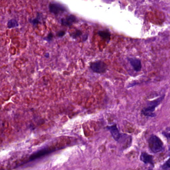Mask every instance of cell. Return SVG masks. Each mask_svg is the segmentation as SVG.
Masks as SVG:
<instances>
[{
	"label": "cell",
	"mask_w": 170,
	"mask_h": 170,
	"mask_svg": "<svg viewBox=\"0 0 170 170\" xmlns=\"http://www.w3.org/2000/svg\"><path fill=\"white\" fill-rule=\"evenodd\" d=\"M164 98V96H162L158 99L149 102L142 110V113L144 116H149V117H153L154 116V112L156 107L159 106V104L163 101V99Z\"/></svg>",
	"instance_id": "obj_1"
},
{
	"label": "cell",
	"mask_w": 170,
	"mask_h": 170,
	"mask_svg": "<svg viewBox=\"0 0 170 170\" xmlns=\"http://www.w3.org/2000/svg\"><path fill=\"white\" fill-rule=\"evenodd\" d=\"M149 147L153 153H159L163 148V143L159 137L152 135L148 140Z\"/></svg>",
	"instance_id": "obj_2"
},
{
	"label": "cell",
	"mask_w": 170,
	"mask_h": 170,
	"mask_svg": "<svg viewBox=\"0 0 170 170\" xmlns=\"http://www.w3.org/2000/svg\"><path fill=\"white\" fill-rule=\"evenodd\" d=\"M90 67L93 71L99 74L105 73L107 69V65L102 61H98L91 63Z\"/></svg>",
	"instance_id": "obj_3"
},
{
	"label": "cell",
	"mask_w": 170,
	"mask_h": 170,
	"mask_svg": "<svg viewBox=\"0 0 170 170\" xmlns=\"http://www.w3.org/2000/svg\"><path fill=\"white\" fill-rule=\"evenodd\" d=\"M107 128L110 131L114 140L117 141H119L120 140V139L122 138V135L119 133V129L116 125L107 126Z\"/></svg>",
	"instance_id": "obj_4"
},
{
	"label": "cell",
	"mask_w": 170,
	"mask_h": 170,
	"mask_svg": "<svg viewBox=\"0 0 170 170\" xmlns=\"http://www.w3.org/2000/svg\"><path fill=\"white\" fill-rule=\"evenodd\" d=\"M54 149H45L43 150H40L39 151L37 152L32 155L30 156V159L31 160H35V159L41 157L45 156V155L51 153L52 152L54 151Z\"/></svg>",
	"instance_id": "obj_5"
},
{
	"label": "cell",
	"mask_w": 170,
	"mask_h": 170,
	"mask_svg": "<svg viewBox=\"0 0 170 170\" xmlns=\"http://www.w3.org/2000/svg\"><path fill=\"white\" fill-rule=\"evenodd\" d=\"M49 10L52 13L54 14H58L60 13H63L65 9L63 6L57 4H51L49 6Z\"/></svg>",
	"instance_id": "obj_6"
},
{
	"label": "cell",
	"mask_w": 170,
	"mask_h": 170,
	"mask_svg": "<svg viewBox=\"0 0 170 170\" xmlns=\"http://www.w3.org/2000/svg\"><path fill=\"white\" fill-rule=\"evenodd\" d=\"M128 61L135 71H140L141 69L142 65L141 62L139 59L133 58H128Z\"/></svg>",
	"instance_id": "obj_7"
},
{
	"label": "cell",
	"mask_w": 170,
	"mask_h": 170,
	"mask_svg": "<svg viewBox=\"0 0 170 170\" xmlns=\"http://www.w3.org/2000/svg\"><path fill=\"white\" fill-rule=\"evenodd\" d=\"M140 160L145 164L153 165V157L145 152L142 153L140 156Z\"/></svg>",
	"instance_id": "obj_8"
},
{
	"label": "cell",
	"mask_w": 170,
	"mask_h": 170,
	"mask_svg": "<svg viewBox=\"0 0 170 170\" xmlns=\"http://www.w3.org/2000/svg\"><path fill=\"white\" fill-rule=\"evenodd\" d=\"M76 20V17L74 15H70L65 19H62L61 20L62 24L63 26H71L73 23H74Z\"/></svg>",
	"instance_id": "obj_9"
},
{
	"label": "cell",
	"mask_w": 170,
	"mask_h": 170,
	"mask_svg": "<svg viewBox=\"0 0 170 170\" xmlns=\"http://www.w3.org/2000/svg\"><path fill=\"white\" fill-rule=\"evenodd\" d=\"M99 36H100V37H102L103 39H104L106 40H110V32L108 31H106V30H103V31H100L98 32Z\"/></svg>",
	"instance_id": "obj_10"
},
{
	"label": "cell",
	"mask_w": 170,
	"mask_h": 170,
	"mask_svg": "<svg viewBox=\"0 0 170 170\" xmlns=\"http://www.w3.org/2000/svg\"><path fill=\"white\" fill-rule=\"evenodd\" d=\"M8 27H9V28H12V27L17 26H18V24H17V23L16 20H10V21L8 22Z\"/></svg>",
	"instance_id": "obj_11"
},
{
	"label": "cell",
	"mask_w": 170,
	"mask_h": 170,
	"mask_svg": "<svg viewBox=\"0 0 170 170\" xmlns=\"http://www.w3.org/2000/svg\"><path fill=\"white\" fill-rule=\"evenodd\" d=\"M162 168L164 170H170V158L163 165Z\"/></svg>",
	"instance_id": "obj_12"
},
{
	"label": "cell",
	"mask_w": 170,
	"mask_h": 170,
	"mask_svg": "<svg viewBox=\"0 0 170 170\" xmlns=\"http://www.w3.org/2000/svg\"><path fill=\"white\" fill-rule=\"evenodd\" d=\"M82 33V32L80 30H77L74 33L71 34V36L74 39H76L77 37L80 36L81 35Z\"/></svg>",
	"instance_id": "obj_13"
},
{
	"label": "cell",
	"mask_w": 170,
	"mask_h": 170,
	"mask_svg": "<svg viewBox=\"0 0 170 170\" xmlns=\"http://www.w3.org/2000/svg\"><path fill=\"white\" fill-rule=\"evenodd\" d=\"M65 34V32L64 31H60L58 33H57V36L59 37H62Z\"/></svg>",
	"instance_id": "obj_14"
},
{
	"label": "cell",
	"mask_w": 170,
	"mask_h": 170,
	"mask_svg": "<svg viewBox=\"0 0 170 170\" xmlns=\"http://www.w3.org/2000/svg\"><path fill=\"white\" fill-rule=\"evenodd\" d=\"M164 134L165 136H166L167 138L169 139H170V133H164Z\"/></svg>",
	"instance_id": "obj_15"
},
{
	"label": "cell",
	"mask_w": 170,
	"mask_h": 170,
	"mask_svg": "<svg viewBox=\"0 0 170 170\" xmlns=\"http://www.w3.org/2000/svg\"><path fill=\"white\" fill-rule=\"evenodd\" d=\"M52 37H53V35H52V33H50V34H49L48 36L47 39H48L49 40H51V39H52Z\"/></svg>",
	"instance_id": "obj_16"
},
{
	"label": "cell",
	"mask_w": 170,
	"mask_h": 170,
	"mask_svg": "<svg viewBox=\"0 0 170 170\" xmlns=\"http://www.w3.org/2000/svg\"><path fill=\"white\" fill-rule=\"evenodd\" d=\"M107 1H108L110 2H110L113 1V0H105V1L107 2Z\"/></svg>",
	"instance_id": "obj_17"
}]
</instances>
